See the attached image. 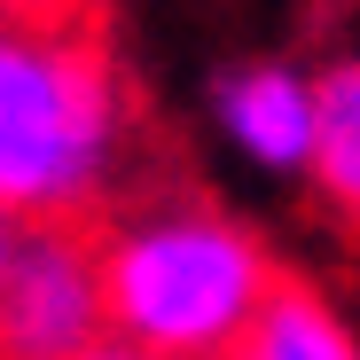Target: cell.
<instances>
[{"label":"cell","mask_w":360,"mask_h":360,"mask_svg":"<svg viewBox=\"0 0 360 360\" xmlns=\"http://www.w3.org/2000/svg\"><path fill=\"white\" fill-rule=\"evenodd\" d=\"M94 274L110 337L157 360H227V345L274 290L282 259L227 204L172 188V196H134L102 219Z\"/></svg>","instance_id":"6da1fadb"},{"label":"cell","mask_w":360,"mask_h":360,"mask_svg":"<svg viewBox=\"0 0 360 360\" xmlns=\"http://www.w3.org/2000/svg\"><path fill=\"white\" fill-rule=\"evenodd\" d=\"M134 157V94L86 24L0 16V212L94 219Z\"/></svg>","instance_id":"7a4b0ae2"},{"label":"cell","mask_w":360,"mask_h":360,"mask_svg":"<svg viewBox=\"0 0 360 360\" xmlns=\"http://www.w3.org/2000/svg\"><path fill=\"white\" fill-rule=\"evenodd\" d=\"M102 337V274L86 219H16L0 266V360H71Z\"/></svg>","instance_id":"3957f363"},{"label":"cell","mask_w":360,"mask_h":360,"mask_svg":"<svg viewBox=\"0 0 360 360\" xmlns=\"http://www.w3.org/2000/svg\"><path fill=\"white\" fill-rule=\"evenodd\" d=\"M212 134L235 149V165L274 180V188H306V141H314V71L290 55H235L204 86Z\"/></svg>","instance_id":"277c9868"},{"label":"cell","mask_w":360,"mask_h":360,"mask_svg":"<svg viewBox=\"0 0 360 360\" xmlns=\"http://www.w3.org/2000/svg\"><path fill=\"white\" fill-rule=\"evenodd\" d=\"M227 360H360V337H352V314L337 306V290L306 274H274V290L259 297L243 337L227 345Z\"/></svg>","instance_id":"5b68a950"},{"label":"cell","mask_w":360,"mask_h":360,"mask_svg":"<svg viewBox=\"0 0 360 360\" xmlns=\"http://www.w3.org/2000/svg\"><path fill=\"white\" fill-rule=\"evenodd\" d=\"M306 188L329 196L337 219L360 212V63L329 55L314 71V141H306Z\"/></svg>","instance_id":"8992f818"},{"label":"cell","mask_w":360,"mask_h":360,"mask_svg":"<svg viewBox=\"0 0 360 360\" xmlns=\"http://www.w3.org/2000/svg\"><path fill=\"white\" fill-rule=\"evenodd\" d=\"M102 0H0V16H24V24H86Z\"/></svg>","instance_id":"52a82bcc"},{"label":"cell","mask_w":360,"mask_h":360,"mask_svg":"<svg viewBox=\"0 0 360 360\" xmlns=\"http://www.w3.org/2000/svg\"><path fill=\"white\" fill-rule=\"evenodd\" d=\"M71 360H157V352H141V345H126V337H110V329H102V337H94V345H79Z\"/></svg>","instance_id":"ba28073f"},{"label":"cell","mask_w":360,"mask_h":360,"mask_svg":"<svg viewBox=\"0 0 360 360\" xmlns=\"http://www.w3.org/2000/svg\"><path fill=\"white\" fill-rule=\"evenodd\" d=\"M8 235H16V219H8V212H0V266H8Z\"/></svg>","instance_id":"9c48e42d"}]
</instances>
